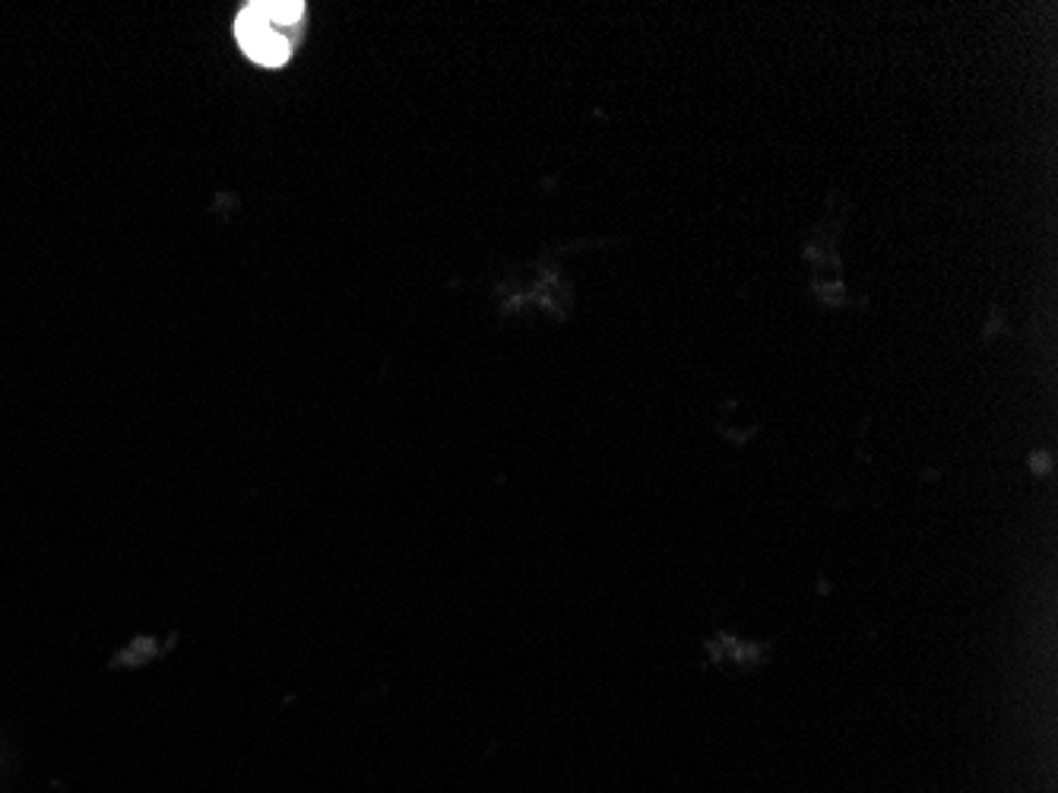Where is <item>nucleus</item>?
Wrapping results in <instances>:
<instances>
[{"instance_id": "1", "label": "nucleus", "mask_w": 1058, "mask_h": 793, "mask_svg": "<svg viewBox=\"0 0 1058 793\" xmlns=\"http://www.w3.org/2000/svg\"><path fill=\"white\" fill-rule=\"evenodd\" d=\"M308 33L305 0H251L235 16V42L257 67H286Z\"/></svg>"}]
</instances>
